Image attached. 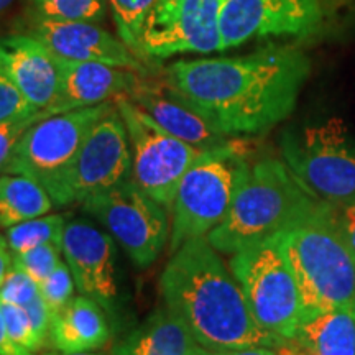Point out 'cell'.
<instances>
[{"label":"cell","mask_w":355,"mask_h":355,"mask_svg":"<svg viewBox=\"0 0 355 355\" xmlns=\"http://www.w3.org/2000/svg\"><path fill=\"white\" fill-rule=\"evenodd\" d=\"M309 73L311 61L300 48L270 44L242 56L176 61L163 81L217 132L234 139L285 121Z\"/></svg>","instance_id":"obj_1"},{"label":"cell","mask_w":355,"mask_h":355,"mask_svg":"<svg viewBox=\"0 0 355 355\" xmlns=\"http://www.w3.org/2000/svg\"><path fill=\"white\" fill-rule=\"evenodd\" d=\"M165 306L184 321L201 347L222 352L282 345L255 322L232 272L206 237L171 255L159 278Z\"/></svg>","instance_id":"obj_2"},{"label":"cell","mask_w":355,"mask_h":355,"mask_svg":"<svg viewBox=\"0 0 355 355\" xmlns=\"http://www.w3.org/2000/svg\"><path fill=\"white\" fill-rule=\"evenodd\" d=\"M322 201L311 196L285 162L261 158L243 163L232 206L206 239L220 254H235L300 224Z\"/></svg>","instance_id":"obj_3"},{"label":"cell","mask_w":355,"mask_h":355,"mask_svg":"<svg viewBox=\"0 0 355 355\" xmlns=\"http://www.w3.org/2000/svg\"><path fill=\"white\" fill-rule=\"evenodd\" d=\"M282 242L306 313L355 308V255L339 225L337 207L321 202L282 234Z\"/></svg>","instance_id":"obj_4"},{"label":"cell","mask_w":355,"mask_h":355,"mask_svg":"<svg viewBox=\"0 0 355 355\" xmlns=\"http://www.w3.org/2000/svg\"><path fill=\"white\" fill-rule=\"evenodd\" d=\"M229 265L255 322L282 344L291 340L306 311L282 234L235 252Z\"/></svg>","instance_id":"obj_5"},{"label":"cell","mask_w":355,"mask_h":355,"mask_svg":"<svg viewBox=\"0 0 355 355\" xmlns=\"http://www.w3.org/2000/svg\"><path fill=\"white\" fill-rule=\"evenodd\" d=\"M245 158L237 141L202 152L178 186L171 209L170 252L193 239L206 237L232 206Z\"/></svg>","instance_id":"obj_6"},{"label":"cell","mask_w":355,"mask_h":355,"mask_svg":"<svg viewBox=\"0 0 355 355\" xmlns=\"http://www.w3.org/2000/svg\"><path fill=\"white\" fill-rule=\"evenodd\" d=\"M282 153L296 180L318 201L334 207L355 201V140L340 119L285 132Z\"/></svg>","instance_id":"obj_7"},{"label":"cell","mask_w":355,"mask_h":355,"mask_svg":"<svg viewBox=\"0 0 355 355\" xmlns=\"http://www.w3.org/2000/svg\"><path fill=\"white\" fill-rule=\"evenodd\" d=\"M114 105L115 99L92 107L44 115L24 133L13 150L6 173L32 178L48 191L55 202L91 128Z\"/></svg>","instance_id":"obj_8"},{"label":"cell","mask_w":355,"mask_h":355,"mask_svg":"<svg viewBox=\"0 0 355 355\" xmlns=\"http://www.w3.org/2000/svg\"><path fill=\"white\" fill-rule=\"evenodd\" d=\"M83 211L99 222L140 268L155 263L170 242V212L132 176L87 198Z\"/></svg>","instance_id":"obj_9"},{"label":"cell","mask_w":355,"mask_h":355,"mask_svg":"<svg viewBox=\"0 0 355 355\" xmlns=\"http://www.w3.org/2000/svg\"><path fill=\"white\" fill-rule=\"evenodd\" d=\"M132 150V178L171 214L178 186L202 150L176 139L127 96L115 99Z\"/></svg>","instance_id":"obj_10"},{"label":"cell","mask_w":355,"mask_h":355,"mask_svg":"<svg viewBox=\"0 0 355 355\" xmlns=\"http://www.w3.org/2000/svg\"><path fill=\"white\" fill-rule=\"evenodd\" d=\"M225 0H155L140 35V56L152 66L183 53L222 51Z\"/></svg>","instance_id":"obj_11"},{"label":"cell","mask_w":355,"mask_h":355,"mask_svg":"<svg viewBox=\"0 0 355 355\" xmlns=\"http://www.w3.org/2000/svg\"><path fill=\"white\" fill-rule=\"evenodd\" d=\"M132 176V150L117 104L94 127L79 150L55 199V206L84 202Z\"/></svg>","instance_id":"obj_12"},{"label":"cell","mask_w":355,"mask_h":355,"mask_svg":"<svg viewBox=\"0 0 355 355\" xmlns=\"http://www.w3.org/2000/svg\"><path fill=\"white\" fill-rule=\"evenodd\" d=\"M321 20V0H225L220 15L222 51L252 40L309 37Z\"/></svg>","instance_id":"obj_13"},{"label":"cell","mask_w":355,"mask_h":355,"mask_svg":"<svg viewBox=\"0 0 355 355\" xmlns=\"http://www.w3.org/2000/svg\"><path fill=\"white\" fill-rule=\"evenodd\" d=\"M61 254L73 273L78 291L96 301L114 321L122 308L114 239L91 222L69 220L63 232Z\"/></svg>","instance_id":"obj_14"},{"label":"cell","mask_w":355,"mask_h":355,"mask_svg":"<svg viewBox=\"0 0 355 355\" xmlns=\"http://www.w3.org/2000/svg\"><path fill=\"white\" fill-rule=\"evenodd\" d=\"M40 40L56 56L73 61H91L139 74L150 73V64L137 56L121 37H114L97 24L30 19L26 32Z\"/></svg>","instance_id":"obj_15"},{"label":"cell","mask_w":355,"mask_h":355,"mask_svg":"<svg viewBox=\"0 0 355 355\" xmlns=\"http://www.w3.org/2000/svg\"><path fill=\"white\" fill-rule=\"evenodd\" d=\"M0 68L38 112L50 110L63 83L61 61L28 33L0 37Z\"/></svg>","instance_id":"obj_16"},{"label":"cell","mask_w":355,"mask_h":355,"mask_svg":"<svg viewBox=\"0 0 355 355\" xmlns=\"http://www.w3.org/2000/svg\"><path fill=\"white\" fill-rule=\"evenodd\" d=\"M127 97L148 114L159 127L202 152L222 148L234 141L230 137L217 132L196 110L173 94L165 81L141 76Z\"/></svg>","instance_id":"obj_17"},{"label":"cell","mask_w":355,"mask_h":355,"mask_svg":"<svg viewBox=\"0 0 355 355\" xmlns=\"http://www.w3.org/2000/svg\"><path fill=\"white\" fill-rule=\"evenodd\" d=\"M60 58V56H58ZM63 69L61 92L55 105L44 110L48 115L92 107L121 96H128L144 74L91 61H73L60 58Z\"/></svg>","instance_id":"obj_18"},{"label":"cell","mask_w":355,"mask_h":355,"mask_svg":"<svg viewBox=\"0 0 355 355\" xmlns=\"http://www.w3.org/2000/svg\"><path fill=\"white\" fill-rule=\"evenodd\" d=\"M109 314L96 301L76 296L51 321L50 343L58 352L81 354L104 347L110 340Z\"/></svg>","instance_id":"obj_19"},{"label":"cell","mask_w":355,"mask_h":355,"mask_svg":"<svg viewBox=\"0 0 355 355\" xmlns=\"http://www.w3.org/2000/svg\"><path fill=\"white\" fill-rule=\"evenodd\" d=\"M196 345L183 319L165 306L117 340L109 355H188Z\"/></svg>","instance_id":"obj_20"},{"label":"cell","mask_w":355,"mask_h":355,"mask_svg":"<svg viewBox=\"0 0 355 355\" xmlns=\"http://www.w3.org/2000/svg\"><path fill=\"white\" fill-rule=\"evenodd\" d=\"M291 343L308 355H355V308L306 313Z\"/></svg>","instance_id":"obj_21"},{"label":"cell","mask_w":355,"mask_h":355,"mask_svg":"<svg viewBox=\"0 0 355 355\" xmlns=\"http://www.w3.org/2000/svg\"><path fill=\"white\" fill-rule=\"evenodd\" d=\"M55 206L48 191L28 176H0V227L8 229L20 222L48 214Z\"/></svg>","instance_id":"obj_22"},{"label":"cell","mask_w":355,"mask_h":355,"mask_svg":"<svg viewBox=\"0 0 355 355\" xmlns=\"http://www.w3.org/2000/svg\"><path fill=\"white\" fill-rule=\"evenodd\" d=\"M66 224L68 220L64 216L44 214L8 227L6 239L12 254H21L43 243H56L61 247Z\"/></svg>","instance_id":"obj_23"},{"label":"cell","mask_w":355,"mask_h":355,"mask_svg":"<svg viewBox=\"0 0 355 355\" xmlns=\"http://www.w3.org/2000/svg\"><path fill=\"white\" fill-rule=\"evenodd\" d=\"M28 3L30 19L99 25L107 15L109 0H30Z\"/></svg>","instance_id":"obj_24"},{"label":"cell","mask_w":355,"mask_h":355,"mask_svg":"<svg viewBox=\"0 0 355 355\" xmlns=\"http://www.w3.org/2000/svg\"><path fill=\"white\" fill-rule=\"evenodd\" d=\"M153 3L155 0H109L119 37L137 56H140V35Z\"/></svg>","instance_id":"obj_25"},{"label":"cell","mask_w":355,"mask_h":355,"mask_svg":"<svg viewBox=\"0 0 355 355\" xmlns=\"http://www.w3.org/2000/svg\"><path fill=\"white\" fill-rule=\"evenodd\" d=\"M61 247L56 243H43L21 254H13V266L24 270L37 283H43L58 265Z\"/></svg>","instance_id":"obj_26"},{"label":"cell","mask_w":355,"mask_h":355,"mask_svg":"<svg viewBox=\"0 0 355 355\" xmlns=\"http://www.w3.org/2000/svg\"><path fill=\"white\" fill-rule=\"evenodd\" d=\"M0 311H2V316L3 321H6L8 334L12 336V339L15 340L17 344L33 354L42 352V350L46 347V344H44L38 337L37 332H35L32 321H30L25 308L10 303H2V301H0Z\"/></svg>","instance_id":"obj_27"},{"label":"cell","mask_w":355,"mask_h":355,"mask_svg":"<svg viewBox=\"0 0 355 355\" xmlns=\"http://www.w3.org/2000/svg\"><path fill=\"white\" fill-rule=\"evenodd\" d=\"M74 278L71 273L68 263L61 261L60 265L53 270V273L40 283V293L43 300L46 301L48 308L51 309L53 316L63 311L74 298Z\"/></svg>","instance_id":"obj_28"},{"label":"cell","mask_w":355,"mask_h":355,"mask_svg":"<svg viewBox=\"0 0 355 355\" xmlns=\"http://www.w3.org/2000/svg\"><path fill=\"white\" fill-rule=\"evenodd\" d=\"M40 295V283L24 270L12 266L6 282L0 286V301L25 308Z\"/></svg>","instance_id":"obj_29"},{"label":"cell","mask_w":355,"mask_h":355,"mask_svg":"<svg viewBox=\"0 0 355 355\" xmlns=\"http://www.w3.org/2000/svg\"><path fill=\"white\" fill-rule=\"evenodd\" d=\"M37 112L38 110L28 104L6 71L0 68V123L19 117H28Z\"/></svg>","instance_id":"obj_30"},{"label":"cell","mask_w":355,"mask_h":355,"mask_svg":"<svg viewBox=\"0 0 355 355\" xmlns=\"http://www.w3.org/2000/svg\"><path fill=\"white\" fill-rule=\"evenodd\" d=\"M48 115L44 110L37 112L28 117H19L13 121H7L0 123V173H6V168L10 162L13 150H15L17 144H19L24 133L33 125L40 119Z\"/></svg>","instance_id":"obj_31"},{"label":"cell","mask_w":355,"mask_h":355,"mask_svg":"<svg viewBox=\"0 0 355 355\" xmlns=\"http://www.w3.org/2000/svg\"><path fill=\"white\" fill-rule=\"evenodd\" d=\"M25 311H26V314H28L33 329L38 334L40 339H42L44 344L50 343L53 313H51V309L48 308L46 301L43 300L42 293H40V295L32 301V303L25 306Z\"/></svg>","instance_id":"obj_32"},{"label":"cell","mask_w":355,"mask_h":355,"mask_svg":"<svg viewBox=\"0 0 355 355\" xmlns=\"http://www.w3.org/2000/svg\"><path fill=\"white\" fill-rule=\"evenodd\" d=\"M337 219H339V225L343 229L345 241L355 255V201L344 207H337Z\"/></svg>","instance_id":"obj_33"},{"label":"cell","mask_w":355,"mask_h":355,"mask_svg":"<svg viewBox=\"0 0 355 355\" xmlns=\"http://www.w3.org/2000/svg\"><path fill=\"white\" fill-rule=\"evenodd\" d=\"M0 355H38L21 347L12 339V336L8 334L6 321H3L2 311H0Z\"/></svg>","instance_id":"obj_34"},{"label":"cell","mask_w":355,"mask_h":355,"mask_svg":"<svg viewBox=\"0 0 355 355\" xmlns=\"http://www.w3.org/2000/svg\"><path fill=\"white\" fill-rule=\"evenodd\" d=\"M12 266H13L12 250L10 247H8L6 235H0V286H2V283L6 282L7 275L12 270Z\"/></svg>","instance_id":"obj_35"},{"label":"cell","mask_w":355,"mask_h":355,"mask_svg":"<svg viewBox=\"0 0 355 355\" xmlns=\"http://www.w3.org/2000/svg\"><path fill=\"white\" fill-rule=\"evenodd\" d=\"M214 355H278L273 347H248L237 350H222L214 352Z\"/></svg>","instance_id":"obj_36"},{"label":"cell","mask_w":355,"mask_h":355,"mask_svg":"<svg viewBox=\"0 0 355 355\" xmlns=\"http://www.w3.org/2000/svg\"><path fill=\"white\" fill-rule=\"evenodd\" d=\"M277 354L278 355H308L306 352H303V350L296 347L295 344L291 343V340H286V343H283L282 345H278L277 349Z\"/></svg>","instance_id":"obj_37"},{"label":"cell","mask_w":355,"mask_h":355,"mask_svg":"<svg viewBox=\"0 0 355 355\" xmlns=\"http://www.w3.org/2000/svg\"><path fill=\"white\" fill-rule=\"evenodd\" d=\"M188 355H214V352H212V350H207V349L201 347V345H196V347L191 350Z\"/></svg>","instance_id":"obj_38"},{"label":"cell","mask_w":355,"mask_h":355,"mask_svg":"<svg viewBox=\"0 0 355 355\" xmlns=\"http://www.w3.org/2000/svg\"><path fill=\"white\" fill-rule=\"evenodd\" d=\"M15 2L17 0H0V17H2Z\"/></svg>","instance_id":"obj_39"},{"label":"cell","mask_w":355,"mask_h":355,"mask_svg":"<svg viewBox=\"0 0 355 355\" xmlns=\"http://www.w3.org/2000/svg\"><path fill=\"white\" fill-rule=\"evenodd\" d=\"M48 355H94V354H91V352H81V354H63V352H60V354H48Z\"/></svg>","instance_id":"obj_40"}]
</instances>
